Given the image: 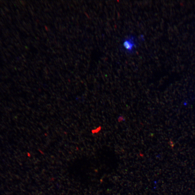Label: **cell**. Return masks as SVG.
<instances>
[{
	"label": "cell",
	"mask_w": 195,
	"mask_h": 195,
	"mask_svg": "<svg viewBox=\"0 0 195 195\" xmlns=\"http://www.w3.org/2000/svg\"><path fill=\"white\" fill-rule=\"evenodd\" d=\"M134 37H130L126 38L124 41L123 47L127 52H132L135 49L136 44Z\"/></svg>",
	"instance_id": "cell-1"
}]
</instances>
